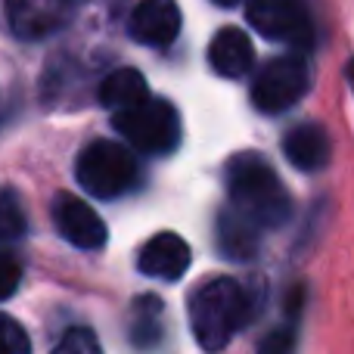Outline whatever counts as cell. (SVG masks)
I'll return each instance as SVG.
<instances>
[{"mask_svg":"<svg viewBox=\"0 0 354 354\" xmlns=\"http://www.w3.org/2000/svg\"><path fill=\"white\" fill-rule=\"evenodd\" d=\"M227 193L230 205L243 212L258 227L277 230L292 218V199H289L283 180L258 153H239L227 162Z\"/></svg>","mask_w":354,"mask_h":354,"instance_id":"1","label":"cell"},{"mask_svg":"<svg viewBox=\"0 0 354 354\" xmlns=\"http://www.w3.org/2000/svg\"><path fill=\"white\" fill-rule=\"evenodd\" d=\"M252 317V295L230 277L202 283L189 299V324L193 336L208 354L227 348L233 336L249 324Z\"/></svg>","mask_w":354,"mask_h":354,"instance_id":"2","label":"cell"},{"mask_svg":"<svg viewBox=\"0 0 354 354\" xmlns=\"http://www.w3.org/2000/svg\"><path fill=\"white\" fill-rule=\"evenodd\" d=\"M75 177L93 199H115L137 183V159L124 143L93 140L75 162Z\"/></svg>","mask_w":354,"mask_h":354,"instance_id":"3","label":"cell"},{"mask_svg":"<svg viewBox=\"0 0 354 354\" xmlns=\"http://www.w3.org/2000/svg\"><path fill=\"white\" fill-rule=\"evenodd\" d=\"M115 128L143 156L174 153L180 143V115L168 100H147L134 109L115 112Z\"/></svg>","mask_w":354,"mask_h":354,"instance_id":"4","label":"cell"},{"mask_svg":"<svg viewBox=\"0 0 354 354\" xmlns=\"http://www.w3.org/2000/svg\"><path fill=\"white\" fill-rule=\"evenodd\" d=\"M311 87V68L301 53H286L270 59L252 84V103L261 112H286L299 103Z\"/></svg>","mask_w":354,"mask_h":354,"instance_id":"5","label":"cell"},{"mask_svg":"<svg viewBox=\"0 0 354 354\" xmlns=\"http://www.w3.org/2000/svg\"><path fill=\"white\" fill-rule=\"evenodd\" d=\"M245 19L270 41L289 44L295 50H308L314 44V22L301 0H249Z\"/></svg>","mask_w":354,"mask_h":354,"instance_id":"6","label":"cell"},{"mask_svg":"<svg viewBox=\"0 0 354 354\" xmlns=\"http://www.w3.org/2000/svg\"><path fill=\"white\" fill-rule=\"evenodd\" d=\"M53 224L62 239H68L78 249H100L106 245V224L87 202L72 193H56L53 199Z\"/></svg>","mask_w":354,"mask_h":354,"instance_id":"7","label":"cell"},{"mask_svg":"<svg viewBox=\"0 0 354 354\" xmlns=\"http://www.w3.org/2000/svg\"><path fill=\"white\" fill-rule=\"evenodd\" d=\"M72 10L75 0H6L10 28L25 41H41L59 31L68 22Z\"/></svg>","mask_w":354,"mask_h":354,"instance_id":"8","label":"cell"},{"mask_svg":"<svg viewBox=\"0 0 354 354\" xmlns=\"http://www.w3.org/2000/svg\"><path fill=\"white\" fill-rule=\"evenodd\" d=\"M128 31L137 44L168 47L180 35V6L177 0H140L131 12Z\"/></svg>","mask_w":354,"mask_h":354,"instance_id":"9","label":"cell"},{"mask_svg":"<svg viewBox=\"0 0 354 354\" xmlns=\"http://www.w3.org/2000/svg\"><path fill=\"white\" fill-rule=\"evenodd\" d=\"M189 245L183 243L177 233H156L153 239H147L140 249V258H137V268L147 277H156V280H180L189 268Z\"/></svg>","mask_w":354,"mask_h":354,"instance_id":"10","label":"cell"},{"mask_svg":"<svg viewBox=\"0 0 354 354\" xmlns=\"http://www.w3.org/2000/svg\"><path fill=\"white\" fill-rule=\"evenodd\" d=\"M283 153L299 171H320L330 165L333 143L317 122H301L283 137Z\"/></svg>","mask_w":354,"mask_h":354,"instance_id":"11","label":"cell"},{"mask_svg":"<svg viewBox=\"0 0 354 354\" xmlns=\"http://www.w3.org/2000/svg\"><path fill=\"white\" fill-rule=\"evenodd\" d=\"M208 62L218 75L224 78H243L245 72L255 62V50H252V41L243 28H221L218 35L212 37V47H208Z\"/></svg>","mask_w":354,"mask_h":354,"instance_id":"12","label":"cell"},{"mask_svg":"<svg viewBox=\"0 0 354 354\" xmlns=\"http://www.w3.org/2000/svg\"><path fill=\"white\" fill-rule=\"evenodd\" d=\"M258 233H261V227L245 218L243 212H236L233 205H227L224 212L218 214V245L233 261H249V258H255Z\"/></svg>","mask_w":354,"mask_h":354,"instance_id":"13","label":"cell"},{"mask_svg":"<svg viewBox=\"0 0 354 354\" xmlns=\"http://www.w3.org/2000/svg\"><path fill=\"white\" fill-rule=\"evenodd\" d=\"M97 97H100V103H103L106 109L124 112V109H134V106L147 103L149 87H147V78H143L137 68L124 66V68H115L112 75H106Z\"/></svg>","mask_w":354,"mask_h":354,"instance_id":"14","label":"cell"},{"mask_svg":"<svg viewBox=\"0 0 354 354\" xmlns=\"http://www.w3.org/2000/svg\"><path fill=\"white\" fill-rule=\"evenodd\" d=\"M162 326H165V308L156 295H140L134 299V308H131V326L128 336L134 342V348L140 351H153L156 345L162 342Z\"/></svg>","mask_w":354,"mask_h":354,"instance_id":"15","label":"cell"},{"mask_svg":"<svg viewBox=\"0 0 354 354\" xmlns=\"http://www.w3.org/2000/svg\"><path fill=\"white\" fill-rule=\"evenodd\" d=\"M28 230V221H25V208L19 199L16 189H0V249L19 243Z\"/></svg>","mask_w":354,"mask_h":354,"instance_id":"16","label":"cell"},{"mask_svg":"<svg viewBox=\"0 0 354 354\" xmlns=\"http://www.w3.org/2000/svg\"><path fill=\"white\" fill-rule=\"evenodd\" d=\"M0 354H31L28 333L10 314H0Z\"/></svg>","mask_w":354,"mask_h":354,"instance_id":"17","label":"cell"},{"mask_svg":"<svg viewBox=\"0 0 354 354\" xmlns=\"http://www.w3.org/2000/svg\"><path fill=\"white\" fill-rule=\"evenodd\" d=\"M53 354H103V351H100V339L93 336L91 330L75 326V330H68L66 336H62V342L56 345Z\"/></svg>","mask_w":354,"mask_h":354,"instance_id":"18","label":"cell"},{"mask_svg":"<svg viewBox=\"0 0 354 354\" xmlns=\"http://www.w3.org/2000/svg\"><path fill=\"white\" fill-rule=\"evenodd\" d=\"M22 283V264L10 255L6 249H0V301H6Z\"/></svg>","mask_w":354,"mask_h":354,"instance_id":"19","label":"cell"},{"mask_svg":"<svg viewBox=\"0 0 354 354\" xmlns=\"http://www.w3.org/2000/svg\"><path fill=\"white\" fill-rule=\"evenodd\" d=\"M295 351V336L292 330H274L261 342V354H292Z\"/></svg>","mask_w":354,"mask_h":354,"instance_id":"20","label":"cell"},{"mask_svg":"<svg viewBox=\"0 0 354 354\" xmlns=\"http://www.w3.org/2000/svg\"><path fill=\"white\" fill-rule=\"evenodd\" d=\"M345 72H348V81H351V87H354V59H348V66H345Z\"/></svg>","mask_w":354,"mask_h":354,"instance_id":"21","label":"cell"},{"mask_svg":"<svg viewBox=\"0 0 354 354\" xmlns=\"http://www.w3.org/2000/svg\"><path fill=\"white\" fill-rule=\"evenodd\" d=\"M218 6H236V3H243V0H214Z\"/></svg>","mask_w":354,"mask_h":354,"instance_id":"22","label":"cell"}]
</instances>
